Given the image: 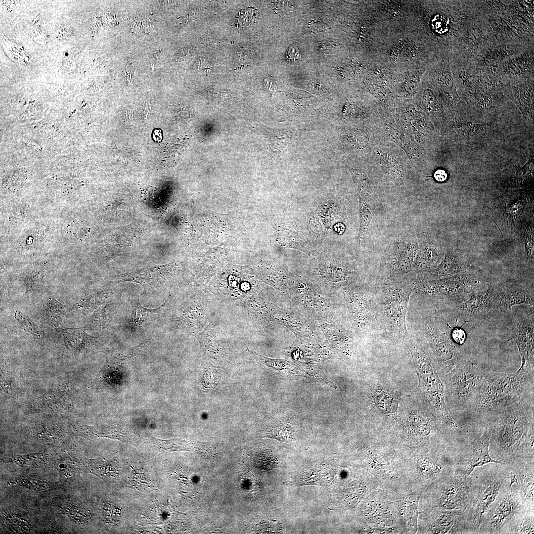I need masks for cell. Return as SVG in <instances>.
Wrapping results in <instances>:
<instances>
[{"mask_svg": "<svg viewBox=\"0 0 534 534\" xmlns=\"http://www.w3.org/2000/svg\"><path fill=\"white\" fill-rule=\"evenodd\" d=\"M267 437L283 442H289L293 437L292 429L288 425H279L268 432Z\"/></svg>", "mask_w": 534, "mask_h": 534, "instance_id": "obj_43", "label": "cell"}, {"mask_svg": "<svg viewBox=\"0 0 534 534\" xmlns=\"http://www.w3.org/2000/svg\"><path fill=\"white\" fill-rule=\"evenodd\" d=\"M169 269L167 266H158L136 272L125 274L120 280L133 281L142 286L155 287L160 286L166 278Z\"/></svg>", "mask_w": 534, "mask_h": 534, "instance_id": "obj_23", "label": "cell"}, {"mask_svg": "<svg viewBox=\"0 0 534 534\" xmlns=\"http://www.w3.org/2000/svg\"><path fill=\"white\" fill-rule=\"evenodd\" d=\"M400 416L402 426L400 444L413 450L445 451L457 448L442 435L435 417L417 392L413 395L403 393Z\"/></svg>", "mask_w": 534, "mask_h": 534, "instance_id": "obj_4", "label": "cell"}, {"mask_svg": "<svg viewBox=\"0 0 534 534\" xmlns=\"http://www.w3.org/2000/svg\"><path fill=\"white\" fill-rule=\"evenodd\" d=\"M494 298L497 309L511 310L516 305L534 306L533 290L519 286L503 288L494 286Z\"/></svg>", "mask_w": 534, "mask_h": 534, "instance_id": "obj_20", "label": "cell"}, {"mask_svg": "<svg viewBox=\"0 0 534 534\" xmlns=\"http://www.w3.org/2000/svg\"><path fill=\"white\" fill-rule=\"evenodd\" d=\"M264 83L269 94H273L276 92L277 90V86L273 79L269 77H266L264 80Z\"/></svg>", "mask_w": 534, "mask_h": 534, "instance_id": "obj_47", "label": "cell"}, {"mask_svg": "<svg viewBox=\"0 0 534 534\" xmlns=\"http://www.w3.org/2000/svg\"><path fill=\"white\" fill-rule=\"evenodd\" d=\"M492 123L476 124L472 123H456L452 127V133L457 139H466L484 133L490 128Z\"/></svg>", "mask_w": 534, "mask_h": 534, "instance_id": "obj_31", "label": "cell"}, {"mask_svg": "<svg viewBox=\"0 0 534 534\" xmlns=\"http://www.w3.org/2000/svg\"><path fill=\"white\" fill-rule=\"evenodd\" d=\"M502 463L516 479L524 508L534 510V456H517Z\"/></svg>", "mask_w": 534, "mask_h": 534, "instance_id": "obj_16", "label": "cell"}, {"mask_svg": "<svg viewBox=\"0 0 534 534\" xmlns=\"http://www.w3.org/2000/svg\"><path fill=\"white\" fill-rule=\"evenodd\" d=\"M54 460V466L58 471L62 482H69L77 476L79 468L78 458L62 452L57 454Z\"/></svg>", "mask_w": 534, "mask_h": 534, "instance_id": "obj_27", "label": "cell"}, {"mask_svg": "<svg viewBox=\"0 0 534 534\" xmlns=\"http://www.w3.org/2000/svg\"><path fill=\"white\" fill-rule=\"evenodd\" d=\"M413 49L412 45L407 41H400L393 47L392 56L397 59L410 57L412 56Z\"/></svg>", "mask_w": 534, "mask_h": 534, "instance_id": "obj_44", "label": "cell"}, {"mask_svg": "<svg viewBox=\"0 0 534 534\" xmlns=\"http://www.w3.org/2000/svg\"><path fill=\"white\" fill-rule=\"evenodd\" d=\"M47 460V455L42 453L16 455L11 457L9 459V462L18 465L31 467L44 465Z\"/></svg>", "mask_w": 534, "mask_h": 534, "instance_id": "obj_36", "label": "cell"}, {"mask_svg": "<svg viewBox=\"0 0 534 534\" xmlns=\"http://www.w3.org/2000/svg\"><path fill=\"white\" fill-rule=\"evenodd\" d=\"M494 286H490L483 293L471 297L455 308L459 316L472 323H481L489 319L496 310Z\"/></svg>", "mask_w": 534, "mask_h": 534, "instance_id": "obj_17", "label": "cell"}, {"mask_svg": "<svg viewBox=\"0 0 534 534\" xmlns=\"http://www.w3.org/2000/svg\"><path fill=\"white\" fill-rule=\"evenodd\" d=\"M248 351L268 367L271 368L277 371H282L286 369L289 370L290 368L291 364L286 360L270 358L260 355L250 350H248Z\"/></svg>", "mask_w": 534, "mask_h": 534, "instance_id": "obj_41", "label": "cell"}, {"mask_svg": "<svg viewBox=\"0 0 534 534\" xmlns=\"http://www.w3.org/2000/svg\"><path fill=\"white\" fill-rule=\"evenodd\" d=\"M410 352L419 382L418 393L435 417L441 433L447 439L461 438L464 429L451 417L445 401V375L426 339L406 336L404 340Z\"/></svg>", "mask_w": 534, "mask_h": 534, "instance_id": "obj_3", "label": "cell"}, {"mask_svg": "<svg viewBox=\"0 0 534 534\" xmlns=\"http://www.w3.org/2000/svg\"><path fill=\"white\" fill-rule=\"evenodd\" d=\"M443 251L433 246L425 245L418 248L412 270L427 273L435 269L444 258Z\"/></svg>", "mask_w": 534, "mask_h": 534, "instance_id": "obj_22", "label": "cell"}, {"mask_svg": "<svg viewBox=\"0 0 534 534\" xmlns=\"http://www.w3.org/2000/svg\"><path fill=\"white\" fill-rule=\"evenodd\" d=\"M436 281L438 296L445 297L458 305L473 296L484 293L489 287L480 278L469 273H460Z\"/></svg>", "mask_w": 534, "mask_h": 534, "instance_id": "obj_14", "label": "cell"}, {"mask_svg": "<svg viewBox=\"0 0 534 534\" xmlns=\"http://www.w3.org/2000/svg\"><path fill=\"white\" fill-rule=\"evenodd\" d=\"M12 484L19 487L39 491H44L54 489L56 484L47 481L21 477L11 482Z\"/></svg>", "mask_w": 534, "mask_h": 534, "instance_id": "obj_34", "label": "cell"}, {"mask_svg": "<svg viewBox=\"0 0 534 534\" xmlns=\"http://www.w3.org/2000/svg\"><path fill=\"white\" fill-rule=\"evenodd\" d=\"M515 321L514 338L521 357V365H534V317L521 316Z\"/></svg>", "mask_w": 534, "mask_h": 534, "instance_id": "obj_19", "label": "cell"}, {"mask_svg": "<svg viewBox=\"0 0 534 534\" xmlns=\"http://www.w3.org/2000/svg\"><path fill=\"white\" fill-rule=\"evenodd\" d=\"M351 172L356 186L359 198L365 200L370 199V189L366 175L363 172L358 170L352 169Z\"/></svg>", "mask_w": 534, "mask_h": 534, "instance_id": "obj_38", "label": "cell"}, {"mask_svg": "<svg viewBox=\"0 0 534 534\" xmlns=\"http://www.w3.org/2000/svg\"><path fill=\"white\" fill-rule=\"evenodd\" d=\"M435 179L440 182L445 181L447 178V174L444 170H438L434 174Z\"/></svg>", "mask_w": 534, "mask_h": 534, "instance_id": "obj_50", "label": "cell"}, {"mask_svg": "<svg viewBox=\"0 0 534 534\" xmlns=\"http://www.w3.org/2000/svg\"><path fill=\"white\" fill-rule=\"evenodd\" d=\"M112 308L110 304L102 305L96 310L89 317L88 325L99 328H104L108 324L111 317Z\"/></svg>", "mask_w": 534, "mask_h": 534, "instance_id": "obj_35", "label": "cell"}, {"mask_svg": "<svg viewBox=\"0 0 534 534\" xmlns=\"http://www.w3.org/2000/svg\"><path fill=\"white\" fill-rule=\"evenodd\" d=\"M534 366L528 365L511 374L490 370L468 413L471 428L480 431L491 414L517 401L534 400Z\"/></svg>", "mask_w": 534, "mask_h": 534, "instance_id": "obj_2", "label": "cell"}, {"mask_svg": "<svg viewBox=\"0 0 534 534\" xmlns=\"http://www.w3.org/2000/svg\"><path fill=\"white\" fill-rule=\"evenodd\" d=\"M491 432L486 425L483 432L477 436L468 444L459 450L457 462V472L469 475L477 467L490 462L501 464L500 461L493 459L489 452Z\"/></svg>", "mask_w": 534, "mask_h": 534, "instance_id": "obj_15", "label": "cell"}, {"mask_svg": "<svg viewBox=\"0 0 534 534\" xmlns=\"http://www.w3.org/2000/svg\"><path fill=\"white\" fill-rule=\"evenodd\" d=\"M14 317L26 331L38 337L41 336V332L38 326L28 315L21 312L16 311L14 313Z\"/></svg>", "mask_w": 534, "mask_h": 534, "instance_id": "obj_40", "label": "cell"}, {"mask_svg": "<svg viewBox=\"0 0 534 534\" xmlns=\"http://www.w3.org/2000/svg\"><path fill=\"white\" fill-rule=\"evenodd\" d=\"M451 336L453 341L458 345L463 344L466 339L465 332L460 328L451 329Z\"/></svg>", "mask_w": 534, "mask_h": 534, "instance_id": "obj_46", "label": "cell"}, {"mask_svg": "<svg viewBox=\"0 0 534 534\" xmlns=\"http://www.w3.org/2000/svg\"><path fill=\"white\" fill-rule=\"evenodd\" d=\"M62 332L65 346L76 354L85 352L95 342L94 338L88 334L83 328H64Z\"/></svg>", "mask_w": 534, "mask_h": 534, "instance_id": "obj_25", "label": "cell"}, {"mask_svg": "<svg viewBox=\"0 0 534 534\" xmlns=\"http://www.w3.org/2000/svg\"><path fill=\"white\" fill-rule=\"evenodd\" d=\"M533 198L528 191L508 193L486 204L483 210L504 236H513L533 215Z\"/></svg>", "mask_w": 534, "mask_h": 534, "instance_id": "obj_10", "label": "cell"}, {"mask_svg": "<svg viewBox=\"0 0 534 534\" xmlns=\"http://www.w3.org/2000/svg\"><path fill=\"white\" fill-rule=\"evenodd\" d=\"M65 511L71 520L78 524H86L90 519L89 511L76 503L68 504L65 508Z\"/></svg>", "mask_w": 534, "mask_h": 534, "instance_id": "obj_39", "label": "cell"}, {"mask_svg": "<svg viewBox=\"0 0 534 534\" xmlns=\"http://www.w3.org/2000/svg\"><path fill=\"white\" fill-rule=\"evenodd\" d=\"M468 260L457 253L447 252L440 264L434 270L420 273L423 278L428 280H439L448 278L463 272L469 267Z\"/></svg>", "mask_w": 534, "mask_h": 534, "instance_id": "obj_21", "label": "cell"}, {"mask_svg": "<svg viewBox=\"0 0 534 534\" xmlns=\"http://www.w3.org/2000/svg\"><path fill=\"white\" fill-rule=\"evenodd\" d=\"M475 482V494L466 511L468 534H478L485 515L497 497L511 484L504 464L490 462L475 468L470 474Z\"/></svg>", "mask_w": 534, "mask_h": 534, "instance_id": "obj_8", "label": "cell"}, {"mask_svg": "<svg viewBox=\"0 0 534 534\" xmlns=\"http://www.w3.org/2000/svg\"><path fill=\"white\" fill-rule=\"evenodd\" d=\"M84 464L89 472L103 480L115 477L118 473V462L113 459L85 458Z\"/></svg>", "mask_w": 534, "mask_h": 534, "instance_id": "obj_28", "label": "cell"}, {"mask_svg": "<svg viewBox=\"0 0 534 534\" xmlns=\"http://www.w3.org/2000/svg\"><path fill=\"white\" fill-rule=\"evenodd\" d=\"M475 494L472 476L455 472L427 486L421 494V511H467Z\"/></svg>", "mask_w": 534, "mask_h": 534, "instance_id": "obj_9", "label": "cell"}, {"mask_svg": "<svg viewBox=\"0 0 534 534\" xmlns=\"http://www.w3.org/2000/svg\"><path fill=\"white\" fill-rule=\"evenodd\" d=\"M418 248L417 241L412 239L402 240L395 246L387 260L389 278L401 279L405 274L412 271Z\"/></svg>", "mask_w": 534, "mask_h": 534, "instance_id": "obj_18", "label": "cell"}, {"mask_svg": "<svg viewBox=\"0 0 534 534\" xmlns=\"http://www.w3.org/2000/svg\"><path fill=\"white\" fill-rule=\"evenodd\" d=\"M422 328L425 339L445 375L465 357L463 350L453 341L450 326L440 318H424Z\"/></svg>", "mask_w": 534, "mask_h": 534, "instance_id": "obj_11", "label": "cell"}, {"mask_svg": "<svg viewBox=\"0 0 534 534\" xmlns=\"http://www.w3.org/2000/svg\"><path fill=\"white\" fill-rule=\"evenodd\" d=\"M288 51V57L290 59L295 60L297 59L299 55L298 50L295 46L290 48Z\"/></svg>", "mask_w": 534, "mask_h": 534, "instance_id": "obj_51", "label": "cell"}, {"mask_svg": "<svg viewBox=\"0 0 534 534\" xmlns=\"http://www.w3.org/2000/svg\"><path fill=\"white\" fill-rule=\"evenodd\" d=\"M466 511L429 510L421 511L419 532L422 534H468Z\"/></svg>", "mask_w": 534, "mask_h": 534, "instance_id": "obj_13", "label": "cell"}, {"mask_svg": "<svg viewBox=\"0 0 534 534\" xmlns=\"http://www.w3.org/2000/svg\"><path fill=\"white\" fill-rule=\"evenodd\" d=\"M7 516V518L5 517V519L9 524V526L14 531L17 533H23L30 531L29 523L24 519L12 515H8Z\"/></svg>", "mask_w": 534, "mask_h": 534, "instance_id": "obj_45", "label": "cell"}, {"mask_svg": "<svg viewBox=\"0 0 534 534\" xmlns=\"http://www.w3.org/2000/svg\"><path fill=\"white\" fill-rule=\"evenodd\" d=\"M71 406L70 399L64 391H53L45 393L35 402L37 410L47 412H65Z\"/></svg>", "mask_w": 534, "mask_h": 534, "instance_id": "obj_24", "label": "cell"}, {"mask_svg": "<svg viewBox=\"0 0 534 534\" xmlns=\"http://www.w3.org/2000/svg\"><path fill=\"white\" fill-rule=\"evenodd\" d=\"M35 429L37 439L45 444H61L65 436L60 427L55 424L42 423L36 426Z\"/></svg>", "mask_w": 534, "mask_h": 534, "instance_id": "obj_30", "label": "cell"}, {"mask_svg": "<svg viewBox=\"0 0 534 534\" xmlns=\"http://www.w3.org/2000/svg\"><path fill=\"white\" fill-rule=\"evenodd\" d=\"M403 393L384 377H372L367 384L364 401L372 427L378 434L400 442L402 431L400 408Z\"/></svg>", "mask_w": 534, "mask_h": 534, "instance_id": "obj_5", "label": "cell"}, {"mask_svg": "<svg viewBox=\"0 0 534 534\" xmlns=\"http://www.w3.org/2000/svg\"><path fill=\"white\" fill-rule=\"evenodd\" d=\"M67 307L50 296L44 302L42 307V314L44 319L54 327L61 326L63 319L67 313Z\"/></svg>", "mask_w": 534, "mask_h": 534, "instance_id": "obj_26", "label": "cell"}, {"mask_svg": "<svg viewBox=\"0 0 534 534\" xmlns=\"http://www.w3.org/2000/svg\"><path fill=\"white\" fill-rule=\"evenodd\" d=\"M163 306L150 309L143 307L138 303L132 311L129 323L134 328L145 327L161 316Z\"/></svg>", "mask_w": 534, "mask_h": 534, "instance_id": "obj_29", "label": "cell"}, {"mask_svg": "<svg viewBox=\"0 0 534 534\" xmlns=\"http://www.w3.org/2000/svg\"><path fill=\"white\" fill-rule=\"evenodd\" d=\"M332 44L327 41H320L316 43L315 46L317 50H319V51H325L328 50L331 47H332Z\"/></svg>", "mask_w": 534, "mask_h": 534, "instance_id": "obj_48", "label": "cell"}, {"mask_svg": "<svg viewBox=\"0 0 534 534\" xmlns=\"http://www.w3.org/2000/svg\"><path fill=\"white\" fill-rule=\"evenodd\" d=\"M360 228L358 234L359 244H361L368 231L372 219V212L366 201L359 198Z\"/></svg>", "mask_w": 534, "mask_h": 534, "instance_id": "obj_37", "label": "cell"}, {"mask_svg": "<svg viewBox=\"0 0 534 534\" xmlns=\"http://www.w3.org/2000/svg\"><path fill=\"white\" fill-rule=\"evenodd\" d=\"M309 27L313 31H321L325 29L324 24L320 21H312L309 24Z\"/></svg>", "mask_w": 534, "mask_h": 534, "instance_id": "obj_49", "label": "cell"}, {"mask_svg": "<svg viewBox=\"0 0 534 534\" xmlns=\"http://www.w3.org/2000/svg\"><path fill=\"white\" fill-rule=\"evenodd\" d=\"M534 400L518 401L485 420L491 432L489 452L493 459L502 463L517 456H534Z\"/></svg>", "mask_w": 534, "mask_h": 534, "instance_id": "obj_1", "label": "cell"}, {"mask_svg": "<svg viewBox=\"0 0 534 534\" xmlns=\"http://www.w3.org/2000/svg\"><path fill=\"white\" fill-rule=\"evenodd\" d=\"M415 282L388 278L376 289L378 328L394 343L401 344L407 335L406 317L410 296Z\"/></svg>", "mask_w": 534, "mask_h": 534, "instance_id": "obj_6", "label": "cell"}, {"mask_svg": "<svg viewBox=\"0 0 534 534\" xmlns=\"http://www.w3.org/2000/svg\"><path fill=\"white\" fill-rule=\"evenodd\" d=\"M110 295V292L106 290L90 292L81 297L75 306L80 310H93L105 304Z\"/></svg>", "mask_w": 534, "mask_h": 534, "instance_id": "obj_32", "label": "cell"}, {"mask_svg": "<svg viewBox=\"0 0 534 534\" xmlns=\"http://www.w3.org/2000/svg\"><path fill=\"white\" fill-rule=\"evenodd\" d=\"M490 370L465 357L445 375V401L456 422L459 416L467 418L480 387Z\"/></svg>", "mask_w": 534, "mask_h": 534, "instance_id": "obj_7", "label": "cell"}, {"mask_svg": "<svg viewBox=\"0 0 534 534\" xmlns=\"http://www.w3.org/2000/svg\"><path fill=\"white\" fill-rule=\"evenodd\" d=\"M534 533V510H523L515 519L510 534H527Z\"/></svg>", "mask_w": 534, "mask_h": 534, "instance_id": "obj_33", "label": "cell"}, {"mask_svg": "<svg viewBox=\"0 0 534 534\" xmlns=\"http://www.w3.org/2000/svg\"><path fill=\"white\" fill-rule=\"evenodd\" d=\"M102 513L105 521L110 524H117L121 518V510L109 502H104Z\"/></svg>", "mask_w": 534, "mask_h": 534, "instance_id": "obj_42", "label": "cell"}, {"mask_svg": "<svg viewBox=\"0 0 534 534\" xmlns=\"http://www.w3.org/2000/svg\"><path fill=\"white\" fill-rule=\"evenodd\" d=\"M510 486L502 491L485 515L478 534H509L516 517L525 510L520 490L514 477Z\"/></svg>", "mask_w": 534, "mask_h": 534, "instance_id": "obj_12", "label": "cell"}]
</instances>
